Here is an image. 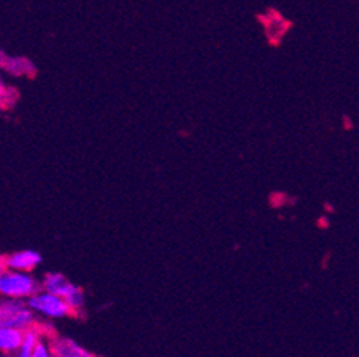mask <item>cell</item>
Returning <instances> with one entry per match:
<instances>
[{"mask_svg": "<svg viewBox=\"0 0 359 357\" xmlns=\"http://www.w3.org/2000/svg\"><path fill=\"white\" fill-rule=\"evenodd\" d=\"M42 290V284L27 272L2 270L0 276V293L5 298L27 300Z\"/></svg>", "mask_w": 359, "mask_h": 357, "instance_id": "obj_1", "label": "cell"}, {"mask_svg": "<svg viewBox=\"0 0 359 357\" xmlns=\"http://www.w3.org/2000/svg\"><path fill=\"white\" fill-rule=\"evenodd\" d=\"M34 323V312L29 307L27 300L6 298L0 306V325L2 328H15L27 330Z\"/></svg>", "mask_w": 359, "mask_h": 357, "instance_id": "obj_2", "label": "cell"}, {"mask_svg": "<svg viewBox=\"0 0 359 357\" xmlns=\"http://www.w3.org/2000/svg\"><path fill=\"white\" fill-rule=\"evenodd\" d=\"M29 307L36 312L41 313L50 318H62L66 316L74 314L66 300L57 295H53L46 290H39L36 295L27 299Z\"/></svg>", "mask_w": 359, "mask_h": 357, "instance_id": "obj_3", "label": "cell"}, {"mask_svg": "<svg viewBox=\"0 0 359 357\" xmlns=\"http://www.w3.org/2000/svg\"><path fill=\"white\" fill-rule=\"evenodd\" d=\"M42 262V256L36 250H20L2 259V270H18L30 273Z\"/></svg>", "mask_w": 359, "mask_h": 357, "instance_id": "obj_4", "label": "cell"}, {"mask_svg": "<svg viewBox=\"0 0 359 357\" xmlns=\"http://www.w3.org/2000/svg\"><path fill=\"white\" fill-rule=\"evenodd\" d=\"M75 286L72 281H69L62 273H48L42 280V289L46 292H50L53 295H57L60 298H66L72 290L75 289Z\"/></svg>", "mask_w": 359, "mask_h": 357, "instance_id": "obj_5", "label": "cell"}, {"mask_svg": "<svg viewBox=\"0 0 359 357\" xmlns=\"http://www.w3.org/2000/svg\"><path fill=\"white\" fill-rule=\"evenodd\" d=\"M52 350H53L55 357H96L95 354L86 351L76 342L66 339V337L53 340Z\"/></svg>", "mask_w": 359, "mask_h": 357, "instance_id": "obj_6", "label": "cell"}, {"mask_svg": "<svg viewBox=\"0 0 359 357\" xmlns=\"http://www.w3.org/2000/svg\"><path fill=\"white\" fill-rule=\"evenodd\" d=\"M2 67L12 76H32L34 74V64L27 57H8L2 53Z\"/></svg>", "mask_w": 359, "mask_h": 357, "instance_id": "obj_7", "label": "cell"}, {"mask_svg": "<svg viewBox=\"0 0 359 357\" xmlns=\"http://www.w3.org/2000/svg\"><path fill=\"white\" fill-rule=\"evenodd\" d=\"M25 337V330L15 328H2L0 329V349L5 353L18 351L22 346Z\"/></svg>", "mask_w": 359, "mask_h": 357, "instance_id": "obj_8", "label": "cell"}, {"mask_svg": "<svg viewBox=\"0 0 359 357\" xmlns=\"http://www.w3.org/2000/svg\"><path fill=\"white\" fill-rule=\"evenodd\" d=\"M41 332L36 328H30L27 330H25V337L22 342V346L19 347V350L16 351L18 357H32L33 351L38 346V343L41 342Z\"/></svg>", "mask_w": 359, "mask_h": 357, "instance_id": "obj_9", "label": "cell"}, {"mask_svg": "<svg viewBox=\"0 0 359 357\" xmlns=\"http://www.w3.org/2000/svg\"><path fill=\"white\" fill-rule=\"evenodd\" d=\"M65 300L74 313H78L85 307V295L79 286H75V289L65 298Z\"/></svg>", "mask_w": 359, "mask_h": 357, "instance_id": "obj_10", "label": "cell"}, {"mask_svg": "<svg viewBox=\"0 0 359 357\" xmlns=\"http://www.w3.org/2000/svg\"><path fill=\"white\" fill-rule=\"evenodd\" d=\"M18 99H19L18 89L13 88V86L6 88V85L2 83V107H4V109L12 107L16 103Z\"/></svg>", "mask_w": 359, "mask_h": 357, "instance_id": "obj_11", "label": "cell"}, {"mask_svg": "<svg viewBox=\"0 0 359 357\" xmlns=\"http://www.w3.org/2000/svg\"><path fill=\"white\" fill-rule=\"evenodd\" d=\"M32 357H55L52 344H48L43 339H41V342L38 343V346H36Z\"/></svg>", "mask_w": 359, "mask_h": 357, "instance_id": "obj_12", "label": "cell"}]
</instances>
